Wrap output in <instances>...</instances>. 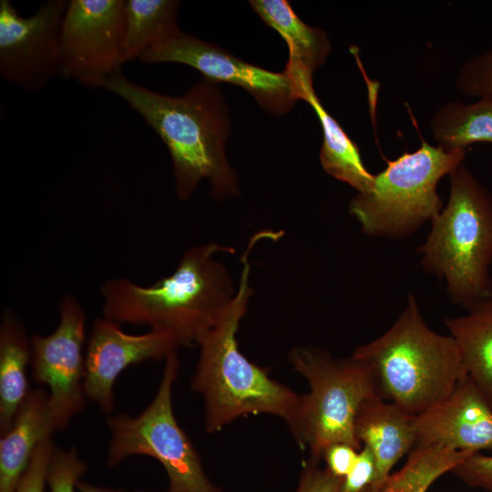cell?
Here are the masks:
<instances>
[{
  "instance_id": "6da1fadb",
  "label": "cell",
  "mask_w": 492,
  "mask_h": 492,
  "mask_svg": "<svg viewBox=\"0 0 492 492\" xmlns=\"http://www.w3.org/2000/svg\"><path fill=\"white\" fill-rule=\"evenodd\" d=\"M101 87L122 98L166 145L179 200H189L203 179L215 199L239 194L238 177L226 156L231 121L216 82L203 78L184 95L171 97L138 85L119 71Z\"/></svg>"
},
{
  "instance_id": "7a4b0ae2",
  "label": "cell",
  "mask_w": 492,
  "mask_h": 492,
  "mask_svg": "<svg viewBox=\"0 0 492 492\" xmlns=\"http://www.w3.org/2000/svg\"><path fill=\"white\" fill-rule=\"evenodd\" d=\"M233 252L218 242L194 246L172 273L149 286L127 278L107 280L100 288L103 317L167 333L181 347L198 344L235 297L228 271L215 258Z\"/></svg>"
},
{
  "instance_id": "3957f363",
  "label": "cell",
  "mask_w": 492,
  "mask_h": 492,
  "mask_svg": "<svg viewBox=\"0 0 492 492\" xmlns=\"http://www.w3.org/2000/svg\"><path fill=\"white\" fill-rule=\"evenodd\" d=\"M262 238L265 234L261 231L250 240L241 258L235 297L198 342L200 355L190 386L203 399L208 433L219 432L240 417L259 414L282 418L289 427L299 406L301 395L250 361L241 352L237 340L252 295L249 254Z\"/></svg>"
},
{
  "instance_id": "277c9868",
  "label": "cell",
  "mask_w": 492,
  "mask_h": 492,
  "mask_svg": "<svg viewBox=\"0 0 492 492\" xmlns=\"http://www.w3.org/2000/svg\"><path fill=\"white\" fill-rule=\"evenodd\" d=\"M352 356L369 369L378 397L414 416L446 399L467 375L455 340L425 323L413 294L391 327Z\"/></svg>"
},
{
  "instance_id": "5b68a950",
  "label": "cell",
  "mask_w": 492,
  "mask_h": 492,
  "mask_svg": "<svg viewBox=\"0 0 492 492\" xmlns=\"http://www.w3.org/2000/svg\"><path fill=\"white\" fill-rule=\"evenodd\" d=\"M449 177L447 203L417 253L423 270L446 282L451 301L469 310L492 296V196L464 163Z\"/></svg>"
},
{
  "instance_id": "8992f818",
  "label": "cell",
  "mask_w": 492,
  "mask_h": 492,
  "mask_svg": "<svg viewBox=\"0 0 492 492\" xmlns=\"http://www.w3.org/2000/svg\"><path fill=\"white\" fill-rule=\"evenodd\" d=\"M289 359L309 384V392L301 395L289 426L298 446L308 448L310 458L319 462L333 444L343 443L360 450L354 420L361 405L377 396L367 366L352 355L338 358L312 345L296 346Z\"/></svg>"
},
{
  "instance_id": "52a82bcc",
  "label": "cell",
  "mask_w": 492,
  "mask_h": 492,
  "mask_svg": "<svg viewBox=\"0 0 492 492\" xmlns=\"http://www.w3.org/2000/svg\"><path fill=\"white\" fill-rule=\"evenodd\" d=\"M465 156L466 150L446 151L424 141L374 175L370 190L351 199L349 212L367 235L408 237L440 213L438 182L463 164Z\"/></svg>"
},
{
  "instance_id": "ba28073f",
  "label": "cell",
  "mask_w": 492,
  "mask_h": 492,
  "mask_svg": "<svg viewBox=\"0 0 492 492\" xmlns=\"http://www.w3.org/2000/svg\"><path fill=\"white\" fill-rule=\"evenodd\" d=\"M179 368L174 353L165 360L157 394L142 413L136 416L118 414L107 419L110 432L107 466H116L135 455L149 456L165 468L168 492H223L208 477L198 452L176 420L172 390Z\"/></svg>"
},
{
  "instance_id": "9c48e42d",
  "label": "cell",
  "mask_w": 492,
  "mask_h": 492,
  "mask_svg": "<svg viewBox=\"0 0 492 492\" xmlns=\"http://www.w3.org/2000/svg\"><path fill=\"white\" fill-rule=\"evenodd\" d=\"M86 322L81 303L67 294L59 305L56 328L47 335L34 333L30 337L33 380L49 388L55 432L66 429L86 404Z\"/></svg>"
},
{
  "instance_id": "30bf717a",
  "label": "cell",
  "mask_w": 492,
  "mask_h": 492,
  "mask_svg": "<svg viewBox=\"0 0 492 492\" xmlns=\"http://www.w3.org/2000/svg\"><path fill=\"white\" fill-rule=\"evenodd\" d=\"M138 59L144 64L188 65L206 79L239 86L272 115L285 114L298 100H304L303 91L284 70L272 72L250 64L214 43L181 30L145 51Z\"/></svg>"
},
{
  "instance_id": "8fae6325",
  "label": "cell",
  "mask_w": 492,
  "mask_h": 492,
  "mask_svg": "<svg viewBox=\"0 0 492 492\" xmlns=\"http://www.w3.org/2000/svg\"><path fill=\"white\" fill-rule=\"evenodd\" d=\"M124 0H70L61 26V73L84 86L101 87L121 71Z\"/></svg>"
},
{
  "instance_id": "7c38bea8",
  "label": "cell",
  "mask_w": 492,
  "mask_h": 492,
  "mask_svg": "<svg viewBox=\"0 0 492 492\" xmlns=\"http://www.w3.org/2000/svg\"><path fill=\"white\" fill-rule=\"evenodd\" d=\"M66 0H48L28 16L0 1V74L27 91H40L61 73Z\"/></svg>"
},
{
  "instance_id": "4fadbf2b",
  "label": "cell",
  "mask_w": 492,
  "mask_h": 492,
  "mask_svg": "<svg viewBox=\"0 0 492 492\" xmlns=\"http://www.w3.org/2000/svg\"><path fill=\"white\" fill-rule=\"evenodd\" d=\"M119 324L105 317L96 319L85 353L86 397L106 414L115 408L113 387L126 368L148 360H166L181 347L167 333L150 330L130 334Z\"/></svg>"
},
{
  "instance_id": "5bb4252c",
  "label": "cell",
  "mask_w": 492,
  "mask_h": 492,
  "mask_svg": "<svg viewBox=\"0 0 492 492\" xmlns=\"http://www.w3.org/2000/svg\"><path fill=\"white\" fill-rule=\"evenodd\" d=\"M414 426L415 447L492 450V408L467 375L446 399L415 415Z\"/></svg>"
},
{
  "instance_id": "9a60e30c",
  "label": "cell",
  "mask_w": 492,
  "mask_h": 492,
  "mask_svg": "<svg viewBox=\"0 0 492 492\" xmlns=\"http://www.w3.org/2000/svg\"><path fill=\"white\" fill-rule=\"evenodd\" d=\"M414 418L395 404L378 396L361 405L354 420V436L374 459L372 492L383 488L394 466L415 448Z\"/></svg>"
},
{
  "instance_id": "2e32d148",
  "label": "cell",
  "mask_w": 492,
  "mask_h": 492,
  "mask_svg": "<svg viewBox=\"0 0 492 492\" xmlns=\"http://www.w3.org/2000/svg\"><path fill=\"white\" fill-rule=\"evenodd\" d=\"M250 5L287 43L289 57L284 71L302 88L305 101L313 89V75L330 52L327 34L302 22L288 1L252 0Z\"/></svg>"
},
{
  "instance_id": "e0dca14e",
  "label": "cell",
  "mask_w": 492,
  "mask_h": 492,
  "mask_svg": "<svg viewBox=\"0 0 492 492\" xmlns=\"http://www.w3.org/2000/svg\"><path fill=\"white\" fill-rule=\"evenodd\" d=\"M55 432L49 393L30 390L0 440V492H15L36 447Z\"/></svg>"
},
{
  "instance_id": "ac0fdd59",
  "label": "cell",
  "mask_w": 492,
  "mask_h": 492,
  "mask_svg": "<svg viewBox=\"0 0 492 492\" xmlns=\"http://www.w3.org/2000/svg\"><path fill=\"white\" fill-rule=\"evenodd\" d=\"M444 323L460 351L466 374L492 408V296Z\"/></svg>"
},
{
  "instance_id": "d6986e66",
  "label": "cell",
  "mask_w": 492,
  "mask_h": 492,
  "mask_svg": "<svg viewBox=\"0 0 492 492\" xmlns=\"http://www.w3.org/2000/svg\"><path fill=\"white\" fill-rule=\"evenodd\" d=\"M31 361L30 338L9 309L3 312L0 323V431L11 426L30 390L26 369Z\"/></svg>"
},
{
  "instance_id": "ffe728a7",
  "label": "cell",
  "mask_w": 492,
  "mask_h": 492,
  "mask_svg": "<svg viewBox=\"0 0 492 492\" xmlns=\"http://www.w3.org/2000/svg\"><path fill=\"white\" fill-rule=\"evenodd\" d=\"M305 101L313 108L323 128V141L320 151L323 169L357 192L370 190L374 175L365 168L357 145L325 110L314 89L308 94Z\"/></svg>"
},
{
  "instance_id": "44dd1931",
  "label": "cell",
  "mask_w": 492,
  "mask_h": 492,
  "mask_svg": "<svg viewBox=\"0 0 492 492\" xmlns=\"http://www.w3.org/2000/svg\"><path fill=\"white\" fill-rule=\"evenodd\" d=\"M176 0H125L122 64L139 56L180 29Z\"/></svg>"
},
{
  "instance_id": "7402d4cb",
  "label": "cell",
  "mask_w": 492,
  "mask_h": 492,
  "mask_svg": "<svg viewBox=\"0 0 492 492\" xmlns=\"http://www.w3.org/2000/svg\"><path fill=\"white\" fill-rule=\"evenodd\" d=\"M430 127L437 146L446 151L466 150L475 143H492V100L448 102L432 117Z\"/></svg>"
},
{
  "instance_id": "603a6c76",
  "label": "cell",
  "mask_w": 492,
  "mask_h": 492,
  "mask_svg": "<svg viewBox=\"0 0 492 492\" xmlns=\"http://www.w3.org/2000/svg\"><path fill=\"white\" fill-rule=\"evenodd\" d=\"M474 452L440 446L415 447L404 466L391 474L382 492H426L442 475L451 472Z\"/></svg>"
},
{
  "instance_id": "cb8c5ba5",
  "label": "cell",
  "mask_w": 492,
  "mask_h": 492,
  "mask_svg": "<svg viewBox=\"0 0 492 492\" xmlns=\"http://www.w3.org/2000/svg\"><path fill=\"white\" fill-rule=\"evenodd\" d=\"M456 87L466 96L492 100V47L464 62Z\"/></svg>"
},
{
  "instance_id": "d4e9b609",
  "label": "cell",
  "mask_w": 492,
  "mask_h": 492,
  "mask_svg": "<svg viewBox=\"0 0 492 492\" xmlns=\"http://www.w3.org/2000/svg\"><path fill=\"white\" fill-rule=\"evenodd\" d=\"M86 470V463L76 451L56 446L48 466L46 487L50 492H75Z\"/></svg>"
},
{
  "instance_id": "484cf974",
  "label": "cell",
  "mask_w": 492,
  "mask_h": 492,
  "mask_svg": "<svg viewBox=\"0 0 492 492\" xmlns=\"http://www.w3.org/2000/svg\"><path fill=\"white\" fill-rule=\"evenodd\" d=\"M55 447L51 438L36 447L15 492H45L48 466Z\"/></svg>"
},
{
  "instance_id": "4316f807",
  "label": "cell",
  "mask_w": 492,
  "mask_h": 492,
  "mask_svg": "<svg viewBox=\"0 0 492 492\" xmlns=\"http://www.w3.org/2000/svg\"><path fill=\"white\" fill-rule=\"evenodd\" d=\"M451 472L471 487L492 492V456L475 453Z\"/></svg>"
},
{
  "instance_id": "83f0119b",
  "label": "cell",
  "mask_w": 492,
  "mask_h": 492,
  "mask_svg": "<svg viewBox=\"0 0 492 492\" xmlns=\"http://www.w3.org/2000/svg\"><path fill=\"white\" fill-rule=\"evenodd\" d=\"M318 465L319 461L310 458L302 471L295 492H340L343 478Z\"/></svg>"
},
{
  "instance_id": "f1b7e54d",
  "label": "cell",
  "mask_w": 492,
  "mask_h": 492,
  "mask_svg": "<svg viewBox=\"0 0 492 492\" xmlns=\"http://www.w3.org/2000/svg\"><path fill=\"white\" fill-rule=\"evenodd\" d=\"M375 476V463L371 452L363 446L348 475L343 478L340 492H364L369 489Z\"/></svg>"
},
{
  "instance_id": "f546056e",
  "label": "cell",
  "mask_w": 492,
  "mask_h": 492,
  "mask_svg": "<svg viewBox=\"0 0 492 492\" xmlns=\"http://www.w3.org/2000/svg\"><path fill=\"white\" fill-rule=\"evenodd\" d=\"M358 452V449L350 445L333 444L324 451L323 459L333 475L344 478L354 466Z\"/></svg>"
},
{
  "instance_id": "4dcf8cb0",
  "label": "cell",
  "mask_w": 492,
  "mask_h": 492,
  "mask_svg": "<svg viewBox=\"0 0 492 492\" xmlns=\"http://www.w3.org/2000/svg\"><path fill=\"white\" fill-rule=\"evenodd\" d=\"M77 488L79 492H126L121 489L96 486L84 481H78Z\"/></svg>"
},
{
  "instance_id": "1f68e13d",
  "label": "cell",
  "mask_w": 492,
  "mask_h": 492,
  "mask_svg": "<svg viewBox=\"0 0 492 492\" xmlns=\"http://www.w3.org/2000/svg\"><path fill=\"white\" fill-rule=\"evenodd\" d=\"M364 492H372V491H371V489L369 488V489L365 490Z\"/></svg>"
},
{
  "instance_id": "d6a6232c",
  "label": "cell",
  "mask_w": 492,
  "mask_h": 492,
  "mask_svg": "<svg viewBox=\"0 0 492 492\" xmlns=\"http://www.w3.org/2000/svg\"><path fill=\"white\" fill-rule=\"evenodd\" d=\"M136 492H144V491H136Z\"/></svg>"
}]
</instances>
